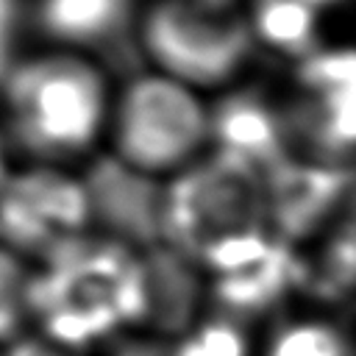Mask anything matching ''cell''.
I'll return each mask as SVG.
<instances>
[{"instance_id": "13", "label": "cell", "mask_w": 356, "mask_h": 356, "mask_svg": "<svg viewBox=\"0 0 356 356\" xmlns=\"http://www.w3.org/2000/svg\"><path fill=\"white\" fill-rule=\"evenodd\" d=\"M209 295L214 306L231 320H248L264 314L281 303L292 289H300L303 259L292 245L273 239L264 253L250 261H242L231 270L211 273Z\"/></svg>"}, {"instance_id": "9", "label": "cell", "mask_w": 356, "mask_h": 356, "mask_svg": "<svg viewBox=\"0 0 356 356\" xmlns=\"http://www.w3.org/2000/svg\"><path fill=\"white\" fill-rule=\"evenodd\" d=\"M89 225L134 250L161 242L164 186L117 156H97L81 175Z\"/></svg>"}, {"instance_id": "2", "label": "cell", "mask_w": 356, "mask_h": 356, "mask_svg": "<svg viewBox=\"0 0 356 356\" xmlns=\"http://www.w3.org/2000/svg\"><path fill=\"white\" fill-rule=\"evenodd\" d=\"M273 239L261 170L236 156L214 150L181 167L164 186L161 242L209 273L256 259Z\"/></svg>"}, {"instance_id": "14", "label": "cell", "mask_w": 356, "mask_h": 356, "mask_svg": "<svg viewBox=\"0 0 356 356\" xmlns=\"http://www.w3.org/2000/svg\"><path fill=\"white\" fill-rule=\"evenodd\" d=\"M245 17L253 39L281 56L300 61L320 47L317 11L303 0H250V14Z\"/></svg>"}, {"instance_id": "7", "label": "cell", "mask_w": 356, "mask_h": 356, "mask_svg": "<svg viewBox=\"0 0 356 356\" xmlns=\"http://www.w3.org/2000/svg\"><path fill=\"white\" fill-rule=\"evenodd\" d=\"M89 225L81 178L58 167H31L8 175L0 189V245L14 253L44 256L67 236Z\"/></svg>"}, {"instance_id": "18", "label": "cell", "mask_w": 356, "mask_h": 356, "mask_svg": "<svg viewBox=\"0 0 356 356\" xmlns=\"http://www.w3.org/2000/svg\"><path fill=\"white\" fill-rule=\"evenodd\" d=\"M22 28V0H0V81L14 64Z\"/></svg>"}, {"instance_id": "8", "label": "cell", "mask_w": 356, "mask_h": 356, "mask_svg": "<svg viewBox=\"0 0 356 356\" xmlns=\"http://www.w3.org/2000/svg\"><path fill=\"white\" fill-rule=\"evenodd\" d=\"M267 228L275 239L295 242L314 236L337 211L350 209L353 175L348 164H325L286 156L261 172Z\"/></svg>"}, {"instance_id": "20", "label": "cell", "mask_w": 356, "mask_h": 356, "mask_svg": "<svg viewBox=\"0 0 356 356\" xmlns=\"http://www.w3.org/2000/svg\"><path fill=\"white\" fill-rule=\"evenodd\" d=\"M114 356H172V345L159 339H139V342L122 345Z\"/></svg>"}, {"instance_id": "15", "label": "cell", "mask_w": 356, "mask_h": 356, "mask_svg": "<svg viewBox=\"0 0 356 356\" xmlns=\"http://www.w3.org/2000/svg\"><path fill=\"white\" fill-rule=\"evenodd\" d=\"M303 259V256H300ZM356 275V245H353V220L350 211L342 214L337 225L328 228V239L317 250L314 261L303 259L300 289L317 300H345L353 289Z\"/></svg>"}, {"instance_id": "19", "label": "cell", "mask_w": 356, "mask_h": 356, "mask_svg": "<svg viewBox=\"0 0 356 356\" xmlns=\"http://www.w3.org/2000/svg\"><path fill=\"white\" fill-rule=\"evenodd\" d=\"M6 356H67L58 350V345L44 342V339H11Z\"/></svg>"}, {"instance_id": "3", "label": "cell", "mask_w": 356, "mask_h": 356, "mask_svg": "<svg viewBox=\"0 0 356 356\" xmlns=\"http://www.w3.org/2000/svg\"><path fill=\"white\" fill-rule=\"evenodd\" d=\"M0 89L11 139L39 161L83 156L108 120L106 72L72 50L14 61Z\"/></svg>"}, {"instance_id": "17", "label": "cell", "mask_w": 356, "mask_h": 356, "mask_svg": "<svg viewBox=\"0 0 356 356\" xmlns=\"http://www.w3.org/2000/svg\"><path fill=\"white\" fill-rule=\"evenodd\" d=\"M28 278L22 256L0 245V342L17 339L28 317Z\"/></svg>"}, {"instance_id": "4", "label": "cell", "mask_w": 356, "mask_h": 356, "mask_svg": "<svg viewBox=\"0 0 356 356\" xmlns=\"http://www.w3.org/2000/svg\"><path fill=\"white\" fill-rule=\"evenodd\" d=\"M136 42L161 75L186 86L231 81L256 44L248 17L231 0H153Z\"/></svg>"}, {"instance_id": "11", "label": "cell", "mask_w": 356, "mask_h": 356, "mask_svg": "<svg viewBox=\"0 0 356 356\" xmlns=\"http://www.w3.org/2000/svg\"><path fill=\"white\" fill-rule=\"evenodd\" d=\"M139 264V323L159 334L192 328L203 303L200 267L167 242L136 250Z\"/></svg>"}, {"instance_id": "22", "label": "cell", "mask_w": 356, "mask_h": 356, "mask_svg": "<svg viewBox=\"0 0 356 356\" xmlns=\"http://www.w3.org/2000/svg\"><path fill=\"white\" fill-rule=\"evenodd\" d=\"M306 6H312L314 11H323V8H328V6H334V3H339V0H303Z\"/></svg>"}, {"instance_id": "16", "label": "cell", "mask_w": 356, "mask_h": 356, "mask_svg": "<svg viewBox=\"0 0 356 356\" xmlns=\"http://www.w3.org/2000/svg\"><path fill=\"white\" fill-rule=\"evenodd\" d=\"M264 356H350V342L345 331L328 320H292L281 325Z\"/></svg>"}, {"instance_id": "21", "label": "cell", "mask_w": 356, "mask_h": 356, "mask_svg": "<svg viewBox=\"0 0 356 356\" xmlns=\"http://www.w3.org/2000/svg\"><path fill=\"white\" fill-rule=\"evenodd\" d=\"M8 175L11 172H8V161H6V142H3V131H0V189H3Z\"/></svg>"}, {"instance_id": "6", "label": "cell", "mask_w": 356, "mask_h": 356, "mask_svg": "<svg viewBox=\"0 0 356 356\" xmlns=\"http://www.w3.org/2000/svg\"><path fill=\"white\" fill-rule=\"evenodd\" d=\"M295 81L300 92L281 108L289 150L303 145L312 161L348 164L356 139V53L317 47L298 61Z\"/></svg>"}, {"instance_id": "12", "label": "cell", "mask_w": 356, "mask_h": 356, "mask_svg": "<svg viewBox=\"0 0 356 356\" xmlns=\"http://www.w3.org/2000/svg\"><path fill=\"white\" fill-rule=\"evenodd\" d=\"M209 139L220 153L236 156L261 172L292 156L281 108L256 89L228 92L209 108Z\"/></svg>"}, {"instance_id": "5", "label": "cell", "mask_w": 356, "mask_h": 356, "mask_svg": "<svg viewBox=\"0 0 356 356\" xmlns=\"http://www.w3.org/2000/svg\"><path fill=\"white\" fill-rule=\"evenodd\" d=\"M108 117L114 156L147 175L186 167L209 139V108L161 72L131 75Z\"/></svg>"}, {"instance_id": "10", "label": "cell", "mask_w": 356, "mask_h": 356, "mask_svg": "<svg viewBox=\"0 0 356 356\" xmlns=\"http://www.w3.org/2000/svg\"><path fill=\"white\" fill-rule=\"evenodd\" d=\"M33 19L44 36L70 47H92L114 70L134 75L139 61L134 0H36Z\"/></svg>"}, {"instance_id": "1", "label": "cell", "mask_w": 356, "mask_h": 356, "mask_svg": "<svg viewBox=\"0 0 356 356\" xmlns=\"http://www.w3.org/2000/svg\"><path fill=\"white\" fill-rule=\"evenodd\" d=\"M44 267L28 278V314L47 342L83 348L139 323L136 250L108 239L75 234L42 256Z\"/></svg>"}]
</instances>
